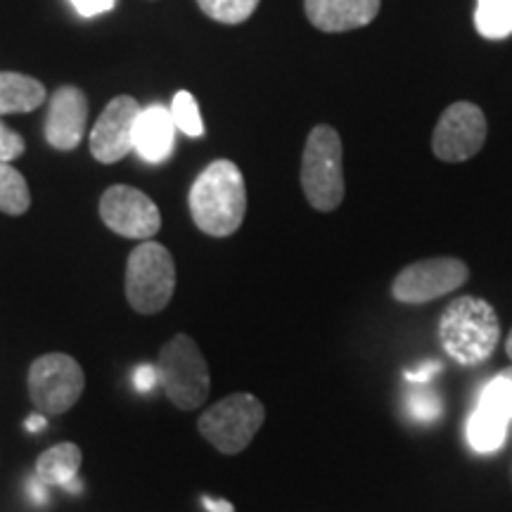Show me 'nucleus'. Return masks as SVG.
Returning <instances> with one entry per match:
<instances>
[{"label": "nucleus", "instance_id": "obj_1", "mask_svg": "<svg viewBox=\"0 0 512 512\" xmlns=\"http://www.w3.org/2000/svg\"><path fill=\"white\" fill-rule=\"evenodd\" d=\"M190 214L195 226L211 238L238 233L247 214V188L238 164L216 159L190 188Z\"/></svg>", "mask_w": 512, "mask_h": 512}, {"label": "nucleus", "instance_id": "obj_2", "mask_svg": "<svg viewBox=\"0 0 512 512\" xmlns=\"http://www.w3.org/2000/svg\"><path fill=\"white\" fill-rule=\"evenodd\" d=\"M437 335L448 358L460 366H482L501 342V320L486 299L458 297L441 313Z\"/></svg>", "mask_w": 512, "mask_h": 512}, {"label": "nucleus", "instance_id": "obj_3", "mask_svg": "<svg viewBox=\"0 0 512 512\" xmlns=\"http://www.w3.org/2000/svg\"><path fill=\"white\" fill-rule=\"evenodd\" d=\"M302 190L316 211H335L344 200L342 138L328 124L313 128L304 145Z\"/></svg>", "mask_w": 512, "mask_h": 512}, {"label": "nucleus", "instance_id": "obj_4", "mask_svg": "<svg viewBox=\"0 0 512 512\" xmlns=\"http://www.w3.org/2000/svg\"><path fill=\"white\" fill-rule=\"evenodd\" d=\"M159 384L169 401L181 411H195L207 401L211 380L207 358L202 356L195 339L176 335L164 344L157 358Z\"/></svg>", "mask_w": 512, "mask_h": 512}, {"label": "nucleus", "instance_id": "obj_5", "mask_svg": "<svg viewBox=\"0 0 512 512\" xmlns=\"http://www.w3.org/2000/svg\"><path fill=\"white\" fill-rule=\"evenodd\" d=\"M176 290V266L169 249L145 240L133 249L126 264V299L133 311L152 313L164 311Z\"/></svg>", "mask_w": 512, "mask_h": 512}, {"label": "nucleus", "instance_id": "obj_6", "mask_svg": "<svg viewBox=\"0 0 512 512\" xmlns=\"http://www.w3.org/2000/svg\"><path fill=\"white\" fill-rule=\"evenodd\" d=\"M266 408L254 394H230L202 413L197 430L223 456H238L264 427Z\"/></svg>", "mask_w": 512, "mask_h": 512}, {"label": "nucleus", "instance_id": "obj_7", "mask_svg": "<svg viewBox=\"0 0 512 512\" xmlns=\"http://www.w3.org/2000/svg\"><path fill=\"white\" fill-rule=\"evenodd\" d=\"M86 387L79 361L67 354H46L29 368V396L43 415H62L76 406Z\"/></svg>", "mask_w": 512, "mask_h": 512}, {"label": "nucleus", "instance_id": "obj_8", "mask_svg": "<svg viewBox=\"0 0 512 512\" xmlns=\"http://www.w3.org/2000/svg\"><path fill=\"white\" fill-rule=\"evenodd\" d=\"M470 278V268L456 256H432L408 264L392 283V297L401 304H427L456 292Z\"/></svg>", "mask_w": 512, "mask_h": 512}, {"label": "nucleus", "instance_id": "obj_9", "mask_svg": "<svg viewBox=\"0 0 512 512\" xmlns=\"http://www.w3.org/2000/svg\"><path fill=\"white\" fill-rule=\"evenodd\" d=\"M486 143V117L472 102H453L441 114L432 133L434 157L448 164H460L479 155Z\"/></svg>", "mask_w": 512, "mask_h": 512}, {"label": "nucleus", "instance_id": "obj_10", "mask_svg": "<svg viewBox=\"0 0 512 512\" xmlns=\"http://www.w3.org/2000/svg\"><path fill=\"white\" fill-rule=\"evenodd\" d=\"M100 216L112 233L128 240H150L162 228L157 204L131 185H112L100 197Z\"/></svg>", "mask_w": 512, "mask_h": 512}, {"label": "nucleus", "instance_id": "obj_11", "mask_svg": "<svg viewBox=\"0 0 512 512\" xmlns=\"http://www.w3.org/2000/svg\"><path fill=\"white\" fill-rule=\"evenodd\" d=\"M138 117L140 105L131 95L114 98L91 131L93 157L102 164H114L124 159L133 150V133H136Z\"/></svg>", "mask_w": 512, "mask_h": 512}, {"label": "nucleus", "instance_id": "obj_12", "mask_svg": "<svg viewBox=\"0 0 512 512\" xmlns=\"http://www.w3.org/2000/svg\"><path fill=\"white\" fill-rule=\"evenodd\" d=\"M88 121V100L74 86L57 88L50 98L46 138L55 150H74L81 143Z\"/></svg>", "mask_w": 512, "mask_h": 512}, {"label": "nucleus", "instance_id": "obj_13", "mask_svg": "<svg viewBox=\"0 0 512 512\" xmlns=\"http://www.w3.org/2000/svg\"><path fill=\"white\" fill-rule=\"evenodd\" d=\"M382 0H304L306 17L325 34L368 27L380 15Z\"/></svg>", "mask_w": 512, "mask_h": 512}, {"label": "nucleus", "instance_id": "obj_14", "mask_svg": "<svg viewBox=\"0 0 512 512\" xmlns=\"http://www.w3.org/2000/svg\"><path fill=\"white\" fill-rule=\"evenodd\" d=\"M176 126L171 112L164 105H150L140 110L136 133H133V150L138 152L145 162L162 164L174 152Z\"/></svg>", "mask_w": 512, "mask_h": 512}, {"label": "nucleus", "instance_id": "obj_15", "mask_svg": "<svg viewBox=\"0 0 512 512\" xmlns=\"http://www.w3.org/2000/svg\"><path fill=\"white\" fill-rule=\"evenodd\" d=\"M81 467V448L72 441H62L48 451H43L36 460V477L46 486H62L64 491L74 494L81 491L83 486L79 477Z\"/></svg>", "mask_w": 512, "mask_h": 512}, {"label": "nucleus", "instance_id": "obj_16", "mask_svg": "<svg viewBox=\"0 0 512 512\" xmlns=\"http://www.w3.org/2000/svg\"><path fill=\"white\" fill-rule=\"evenodd\" d=\"M41 81L17 72H0V114H27L46 102Z\"/></svg>", "mask_w": 512, "mask_h": 512}, {"label": "nucleus", "instance_id": "obj_17", "mask_svg": "<svg viewBox=\"0 0 512 512\" xmlns=\"http://www.w3.org/2000/svg\"><path fill=\"white\" fill-rule=\"evenodd\" d=\"M510 420L501 415L494 408L484 406V403H477L475 413L470 415V422H467V439H470V446L475 448L477 453H494L503 446L505 434H508Z\"/></svg>", "mask_w": 512, "mask_h": 512}, {"label": "nucleus", "instance_id": "obj_18", "mask_svg": "<svg viewBox=\"0 0 512 512\" xmlns=\"http://www.w3.org/2000/svg\"><path fill=\"white\" fill-rule=\"evenodd\" d=\"M475 27L491 41L512 36V0H477Z\"/></svg>", "mask_w": 512, "mask_h": 512}, {"label": "nucleus", "instance_id": "obj_19", "mask_svg": "<svg viewBox=\"0 0 512 512\" xmlns=\"http://www.w3.org/2000/svg\"><path fill=\"white\" fill-rule=\"evenodd\" d=\"M31 207V192L24 176L10 164H0V211L10 216L27 214Z\"/></svg>", "mask_w": 512, "mask_h": 512}, {"label": "nucleus", "instance_id": "obj_20", "mask_svg": "<svg viewBox=\"0 0 512 512\" xmlns=\"http://www.w3.org/2000/svg\"><path fill=\"white\" fill-rule=\"evenodd\" d=\"M204 15L221 24H242L259 8V0H197Z\"/></svg>", "mask_w": 512, "mask_h": 512}, {"label": "nucleus", "instance_id": "obj_21", "mask_svg": "<svg viewBox=\"0 0 512 512\" xmlns=\"http://www.w3.org/2000/svg\"><path fill=\"white\" fill-rule=\"evenodd\" d=\"M171 119H174L176 131H183L185 136L200 138L204 133V124L200 117V107H197L195 95L188 91H178L174 102H171Z\"/></svg>", "mask_w": 512, "mask_h": 512}, {"label": "nucleus", "instance_id": "obj_22", "mask_svg": "<svg viewBox=\"0 0 512 512\" xmlns=\"http://www.w3.org/2000/svg\"><path fill=\"white\" fill-rule=\"evenodd\" d=\"M24 155V138L10 131L8 126L0 124V164L15 162Z\"/></svg>", "mask_w": 512, "mask_h": 512}, {"label": "nucleus", "instance_id": "obj_23", "mask_svg": "<svg viewBox=\"0 0 512 512\" xmlns=\"http://www.w3.org/2000/svg\"><path fill=\"white\" fill-rule=\"evenodd\" d=\"M408 408H411L413 418L415 420H422V422L437 420L439 413H441L439 399H434V396H430V394H415V396H411V401H408Z\"/></svg>", "mask_w": 512, "mask_h": 512}, {"label": "nucleus", "instance_id": "obj_24", "mask_svg": "<svg viewBox=\"0 0 512 512\" xmlns=\"http://www.w3.org/2000/svg\"><path fill=\"white\" fill-rule=\"evenodd\" d=\"M159 382V375H157V366H150V363H143V366H138L133 370V387H136V392L140 394H150L152 389L157 387Z\"/></svg>", "mask_w": 512, "mask_h": 512}, {"label": "nucleus", "instance_id": "obj_25", "mask_svg": "<svg viewBox=\"0 0 512 512\" xmlns=\"http://www.w3.org/2000/svg\"><path fill=\"white\" fill-rule=\"evenodd\" d=\"M69 3L81 17H98L102 12H110L117 0H69Z\"/></svg>", "mask_w": 512, "mask_h": 512}, {"label": "nucleus", "instance_id": "obj_26", "mask_svg": "<svg viewBox=\"0 0 512 512\" xmlns=\"http://www.w3.org/2000/svg\"><path fill=\"white\" fill-rule=\"evenodd\" d=\"M441 370V366L439 363H434V361H427L425 366H420L418 370H406V380H411V382H427V380H432V375H437Z\"/></svg>", "mask_w": 512, "mask_h": 512}, {"label": "nucleus", "instance_id": "obj_27", "mask_svg": "<svg viewBox=\"0 0 512 512\" xmlns=\"http://www.w3.org/2000/svg\"><path fill=\"white\" fill-rule=\"evenodd\" d=\"M204 508L209 512H235V505L226 501V498H211V496H204L202 498Z\"/></svg>", "mask_w": 512, "mask_h": 512}, {"label": "nucleus", "instance_id": "obj_28", "mask_svg": "<svg viewBox=\"0 0 512 512\" xmlns=\"http://www.w3.org/2000/svg\"><path fill=\"white\" fill-rule=\"evenodd\" d=\"M46 489H48V486L43 484L38 477H34V479H31V482H29V494L34 496V501H38V503H46V501H48Z\"/></svg>", "mask_w": 512, "mask_h": 512}, {"label": "nucleus", "instance_id": "obj_29", "mask_svg": "<svg viewBox=\"0 0 512 512\" xmlns=\"http://www.w3.org/2000/svg\"><path fill=\"white\" fill-rule=\"evenodd\" d=\"M24 427H27L29 432H41L43 427H46V418H43V413L29 415L27 422H24Z\"/></svg>", "mask_w": 512, "mask_h": 512}, {"label": "nucleus", "instance_id": "obj_30", "mask_svg": "<svg viewBox=\"0 0 512 512\" xmlns=\"http://www.w3.org/2000/svg\"><path fill=\"white\" fill-rule=\"evenodd\" d=\"M505 354H508V358L512 361V330H510V335H508V342H505Z\"/></svg>", "mask_w": 512, "mask_h": 512}, {"label": "nucleus", "instance_id": "obj_31", "mask_svg": "<svg viewBox=\"0 0 512 512\" xmlns=\"http://www.w3.org/2000/svg\"><path fill=\"white\" fill-rule=\"evenodd\" d=\"M501 375L505 377V380L510 382V387H512V366H510V368H505V370H501Z\"/></svg>", "mask_w": 512, "mask_h": 512}]
</instances>
